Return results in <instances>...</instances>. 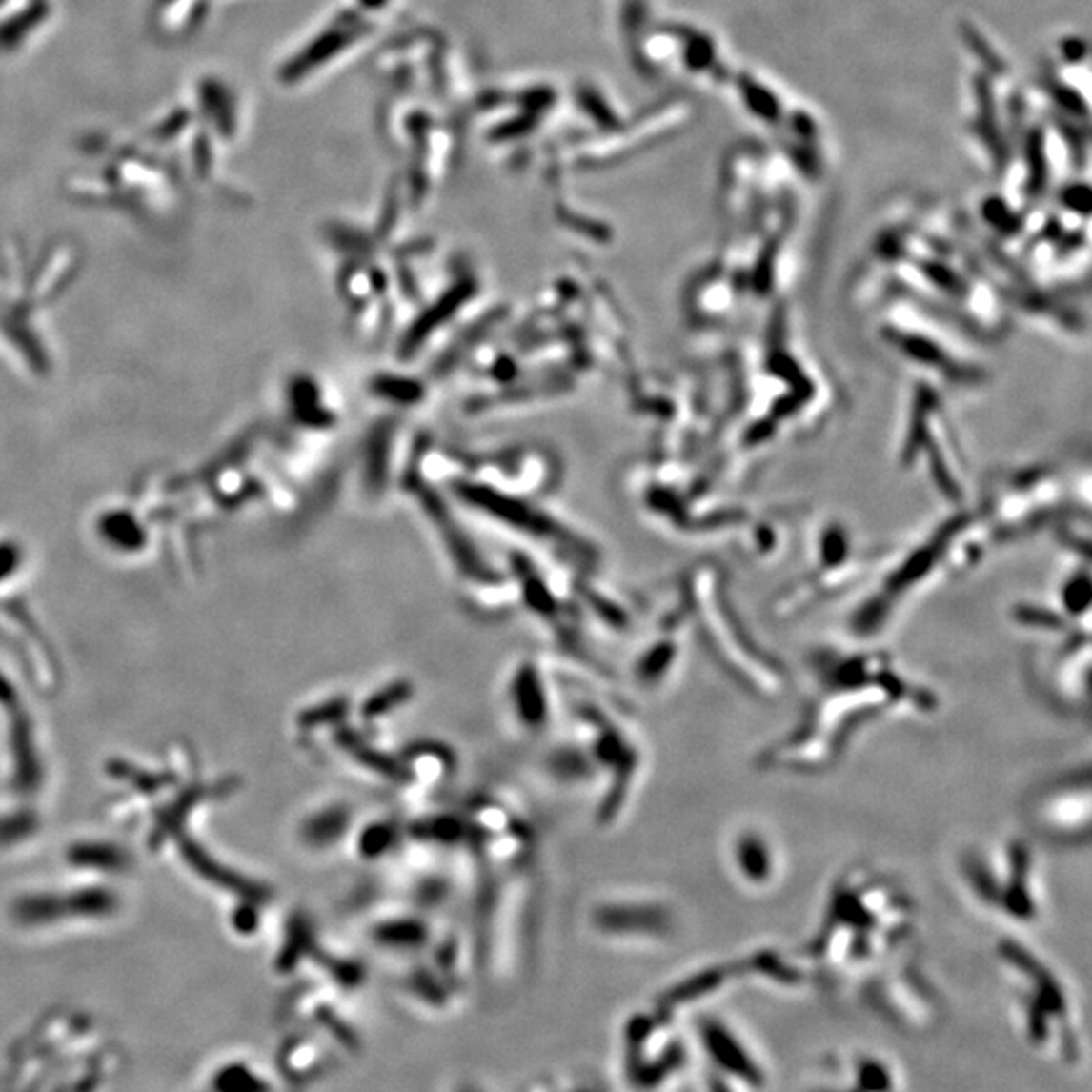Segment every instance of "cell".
Masks as SVG:
<instances>
[{"label": "cell", "instance_id": "cell-7", "mask_svg": "<svg viewBox=\"0 0 1092 1092\" xmlns=\"http://www.w3.org/2000/svg\"><path fill=\"white\" fill-rule=\"evenodd\" d=\"M959 880L983 913L1014 926H1030L1044 913V895L1032 846L1007 838L991 846L967 848L957 862Z\"/></svg>", "mask_w": 1092, "mask_h": 1092}, {"label": "cell", "instance_id": "cell-9", "mask_svg": "<svg viewBox=\"0 0 1092 1092\" xmlns=\"http://www.w3.org/2000/svg\"><path fill=\"white\" fill-rule=\"evenodd\" d=\"M899 461L906 470L920 468L945 502H965V457L945 396L939 385L920 376L910 391Z\"/></svg>", "mask_w": 1092, "mask_h": 1092}, {"label": "cell", "instance_id": "cell-2", "mask_svg": "<svg viewBox=\"0 0 1092 1092\" xmlns=\"http://www.w3.org/2000/svg\"><path fill=\"white\" fill-rule=\"evenodd\" d=\"M919 908L895 879L868 864L839 872L825 892L816 929L798 951L818 981H862L917 945Z\"/></svg>", "mask_w": 1092, "mask_h": 1092}, {"label": "cell", "instance_id": "cell-12", "mask_svg": "<svg viewBox=\"0 0 1092 1092\" xmlns=\"http://www.w3.org/2000/svg\"><path fill=\"white\" fill-rule=\"evenodd\" d=\"M1090 763L1074 765L1040 785L1025 801L1030 830L1058 848H1084L1092 830Z\"/></svg>", "mask_w": 1092, "mask_h": 1092}, {"label": "cell", "instance_id": "cell-4", "mask_svg": "<svg viewBox=\"0 0 1092 1092\" xmlns=\"http://www.w3.org/2000/svg\"><path fill=\"white\" fill-rule=\"evenodd\" d=\"M694 605L702 641L720 670L755 698L779 697L787 684V670L747 630L731 601L722 571L704 567L697 573Z\"/></svg>", "mask_w": 1092, "mask_h": 1092}, {"label": "cell", "instance_id": "cell-3", "mask_svg": "<svg viewBox=\"0 0 1092 1092\" xmlns=\"http://www.w3.org/2000/svg\"><path fill=\"white\" fill-rule=\"evenodd\" d=\"M996 953L1012 989L1025 1044L1066 1066H1079L1084 1032L1077 1000L1061 973L1018 937H1003Z\"/></svg>", "mask_w": 1092, "mask_h": 1092}, {"label": "cell", "instance_id": "cell-6", "mask_svg": "<svg viewBox=\"0 0 1092 1092\" xmlns=\"http://www.w3.org/2000/svg\"><path fill=\"white\" fill-rule=\"evenodd\" d=\"M917 546L890 558L870 591L862 595L846 619L848 634L858 641H870L884 634L906 601L939 576H953L949 567L951 546L971 512L957 508Z\"/></svg>", "mask_w": 1092, "mask_h": 1092}, {"label": "cell", "instance_id": "cell-1", "mask_svg": "<svg viewBox=\"0 0 1092 1092\" xmlns=\"http://www.w3.org/2000/svg\"><path fill=\"white\" fill-rule=\"evenodd\" d=\"M809 676L812 690L798 718L758 751V769L827 773L874 724L892 717H931L939 708L935 690L879 650L819 648L809 656Z\"/></svg>", "mask_w": 1092, "mask_h": 1092}, {"label": "cell", "instance_id": "cell-8", "mask_svg": "<svg viewBox=\"0 0 1092 1092\" xmlns=\"http://www.w3.org/2000/svg\"><path fill=\"white\" fill-rule=\"evenodd\" d=\"M1066 495L1056 468L1028 463L989 479L978 515L994 544L1012 542L1064 520L1070 510Z\"/></svg>", "mask_w": 1092, "mask_h": 1092}, {"label": "cell", "instance_id": "cell-13", "mask_svg": "<svg viewBox=\"0 0 1092 1092\" xmlns=\"http://www.w3.org/2000/svg\"><path fill=\"white\" fill-rule=\"evenodd\" d=\"M1054 639L1032 664V680L1041 698L1061 715L1090 713V625L1044 637Z\"/></svg>", "mask_w": 1092, "mask_h": 1092}, {"label": "cell", "instance_id": "cell-17", "mask_svg": "<svg viewBox=\"0 0 1092 1092\" xmlns=\"http://www.w3.org/2000/svg\"><path fill=\"white\" fill-rule=\"evenodd\" d=\"M744 102H747V108L751 111H755L760 118H769L773 120L777 115V99L771 91H767V88L758 86L757 81H749L747 86H744Z\"/></svg>", "mask_w": 1092, "mask_h": 1092}, {"label": "cell", "instance_id": "cell-5", "mask_svg": "<svg viewBox=\"0 0 1092 1092\" xmlns=\"http://www.w3.org/2000/svg\"><path fill=\"white\" fill-rule=\"evenodd\" d=\"M951 326L957 324L940 322L915 302H897L876 326V336L897 358L917 369L920 378L949 389H981L989 371L978 354L965 349L963 333H949Z\"/></svg>", "mask_w": 1092, "mask_h": 1092}, {"label": "cell", "instance_id": "cell-14", "mask_svg": "<svg viewBox=\"0 0 1092 1092\" xmlns=\"http://www.w3.org/2000/svg\"><path fill=\"white\" fill-rule=\"evenodd\" d=\"M697 1044L704 1058L710 1088L760 1090L769 1084V1070L755 1046L726 1018L700 1016Z\"/></svg>", "mask_w": 1092, "mask_h": 1092}, {"label": "cell", "instance_id": "cell-15", "mask_svg": "<svg viewBox=\"0 0 1092 1092\" xmlns=\"http://www.w3.org/2000/svg\"><path fill=\"white\" fill-rule=\"evenodd\" d=\"M726 864L742 888L763 892L779 880L781 854L763 827L742 825L726 841Z\"/></svg>", "mask_w": 1092, "mask_h": 1092}, {"label": "cell", "instance_id": "cell-16", "mask_svg": "<svg viewBox=\"0 0 1092 1092\" xmlns=\"http://www.w3.org/2000/svg\"><path fill=\"white\" fill-rule=\"evenodd\" d=\"M841 1086L850 1090H868V1092H886L897 1090L900 1086V1074L899 1068L886 1061L880 1054L872 1052H858L850 1061L843 1062L839 1070Z\"/></svg>", "mask_w": 1092, "mask_h": 1092}, {"label": "cell", "instance_id": "cell-10", "mask_svg": "<svg viewBox=\"0 0 1092 1092\" xmlns=\"http://www.w3.org/2000/svg\"><path fill=\"white\" fill-rule=\"evenodd\" d=\"M888 555L890 551L882 549L859 553L850 526L841 520H827L816 536L812 562L779 595H775L771 603L773 617L789 621L805 616L838 593L862 583Z\"/></svg>", "mask_w": 1092, "mask_h": 1092}, {"label": "cell", "instance_id": "cell-11", "mask_svg": "<svg viewBox=\"0 0 1092 1092\" xmlns=\"http://www.w3.org/2000/svg\"><path fill=\"white\" fill-rule=\"evenodd\" d=\"M858 985L870 1012L895 1030L929 1032L942 1018V1000L924 973L917 949L890 959Z\"/></svg>", "mask_w": 1092, "mask_h": 1092}]
</instances>
